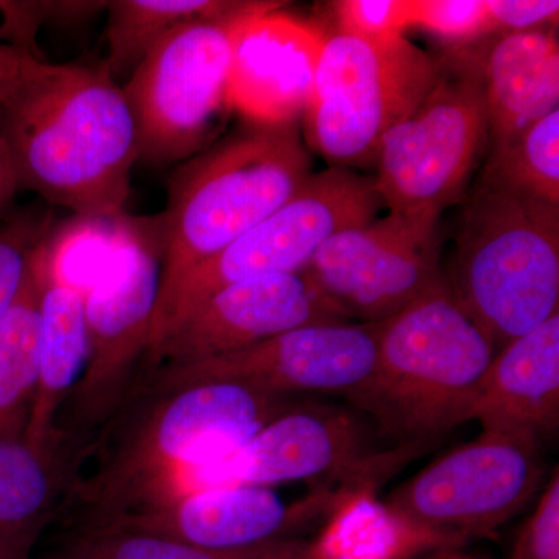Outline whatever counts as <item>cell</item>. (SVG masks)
<instances>
[{"mask_svg":"<svg viewBox=\"0 0 559 559\" xmlns=\"http://www.w3.org/2000/svg\"><path fill=\"white\" fill-rule=\"evenodd\" d=\"M300 404L240 381H171L151 374L86 451L97 455L70 498L100 520L167 496L187 471L240 448Z\"/></svg>","mask_w":559,"mask_h":559,"instance_id":"6da1fadb","label":"cell"},{"mask_svg":"<svg viewBox=\"0 0 559 559\" xmlns=\"http://www.w3.org/2000/svg\"><path fill=\"white\" fill-rule=\"evenodd\" d=\"M21 190L79 218H117L130 200L140 160L134 116L105 68L43 62L0 106Z\"/></svg>","mask_w":559,"mask_h":559,"instance_id":"7a4b0ae2","label":"cell"},{"mask_svg":"<svg viewBox=\"0 0 559 559\" xmlns=\"http://www.w3.org/2000/svg\"><path fill=\"white\" fill-rule=\"evenodd\" d=\"M312 175L297 123H248L182 162L173 173L162 215L157 305L193 267L293 200Z\"/></svg>","mask_w":559,"mask_h":559,"instance_id":"3957f363","label":"cell"},{"mask_svg":"<svg viewBox=\"0 0 559 559\" xmlns=\"http://www.w3.org/2000/svg\"><path fill=\"white\" fill-rule=\"evenodd\" d=\"M496 353L444 278L380 323L377 369L355 403L404 443H429L469 421Z\"/></svg>","mask_w":559,"mask_h":559,"instance_id":"277c9868","label":"cell"},{"mask_svg":"<svg viewBox=\"0 0 559 559\" xmlns=\"http://www.w3.org/2000/svg\"><path fill=\"white\" fill-rule=\"evenodd\" d=\"M448 286L496 352L559 308V207L479 179L466 198Z\"/></svg>","mask_w":559,"mask_h":559,"instance_id":"5b68a950","label":"cell"},{"mask_svg":"<svg viewBox=\"0 0 559 559\" xmlns=\"http://www.w3.org/2000/svg\"><path fill=\"white\" fill-rule=\"evenodd\" d=\"M164 252L162 215L120 216L116 245L84 290L87 359L58 414L61 436L90 447L138 384L150 355Z\"/></svg>","mask_w":559,"mask_h":559,"instance_id":"8992f818","label":"cell"},{"mask_svg":"<svg viewBox=\"0 0 559 559\" xmlns=\"http://www.w3.org/2000/svg\"><path fill=\"white\" fill-rule=\"evenodd\" d=\"M440 64L406 36L325 39L305 109L308 145L334 167H369L382 139L411 117L439 76Z\"/></svg>","mask_w":559,"mask_h":559,"instance_id":"52a82bcc","label":"cell"},{"mask_svg":"<svg viewBox=\"0 0 559 559\" xmlns=\"http://www.w3.org/2000/svg\"><path fill=\"white\" fill-rule=\"evenodd\" d=\"M381 209L374 179L342 167L314 173L293 200L193 267L157 305L148 358L168 331L213 294L248 280L307 270L323 242L370 223Z\"/></svg>","mask_w":559,"mask_h":559,"instance_id":"ba28073f","label":"cell"},{"mask_svg":"<svg viewBox=\"0 0 559 559\" xmlns=\"http://www.w3.org/2000/svg\"><path fill=\"white\" fill-rule=\"evenodd\" d=\"M267 0L218 20L194 21L160 39L124 84L140 160L182 164L209 148L229 116L235 31Z\"/></svg>","mask_w":559,"mask_h":559,"instance_id":"9c48e42d","label":"cell"},{"mask_svg":"<svg viewBox=\"0 0 559 559\" xmlns=\"http://www.w3.org/2000/svg\"><path fill=\"white\" fill-rule=\"evenodd\" d=\"M488 142L487 110L473 55L441 69L428 97L382 139L374 178L392 215L439 224L462 201Z\"/></svg>","mask_w":559,"mask_h":559,"instance_id":"30bf717a","label":"cell"},{"mask_svg":"<svg viewBox=\"0 0 559 559\" xmlns=\"http://www.w3.org/2000/svg\"><path fill=\"white\" fill-rule=\"evenodd\" d=\"M423 444L373 452L366 429L348 412L299 406L272 419L237 450L183 473L170 496L234 485L272 488L293 481L377 491Z\"/></svg>","mask_w":559,"mask_h":559,"instance_id":"8fae6325","label":"cell"},{"mask_svg":"<svg viewBox=\"0 0 559 559\" xmlns=\"http://www.w3.org/2000/svg\"><path fill=\"white\" fill-rule=\"evenodd\" d=\"M540 441L481 430L393 489L384 500L404 521L452 549L492 536L543 491Z\"/></svg>","mask_w":559,"mask_h":559,"instance_id":"7c38bea8","label":"cell"},{"mask_svg":"<svg viewBox=\"0 0 559 559\" xmlns=\"http://www.w3.org/2000/svg\"><path fill=\"white\" fill-rule=\"evenodd\" d=\"M347 320L381 323L443 282L437 224L389 213L329 238L305 270Z\"/></svg>","mask_w":559,"mask_h":559,"instance_id":"4fadbf2b","label":"cell"},{"mask_svg":"<svg viewBox=\"0 0 559 559\" xmlns=\"http://www.w3.org/2000/svg\"><path fill=\"white\" fill-rule=\"evenodd\" d=\"M362 491L369 489L320 487L286 502L274 489L257 485L193 489L84 522L153 533L201 549L245 550L299 539L307 530L323 527Z\"/></svg>","mask_w":559,"mask_h":559,"instance_id":"5bb4252c","label":"cell"},{"mask_svg":"<svg viewBox=\"0 0 559 559\" xmlns=\"http://www.w3.org/2000/svg\"><path fill=\"white\" fill-rule=\"evenodd\" d=\"M378 334L380 323H319L187 366L154 367V373L171 381L248 382L283 395L342 393L356 401L377 369Z\"/></svg>","mask_w":559,"mask_h":559,"instance_id":"9a60e30c","label":"cell"},{"mask_svg":"<svg viewBox=\"0 0 559 559\" xmlns=\"http://www.w3.org/2000/svg\"><path fill=\"white\" fill-rule=\"evenodd\" d=\"M349 322L307 272L270 275L213 294L180 319L151 353L154 367H179L259 344L286 331Z\"/></svg>","mask_w":559,"mask_h":559,"instance_id":"2e32d148","label":"cell"},{"mask_svg":"<svg viewBox=\"0 0 559 559\" xmlns=\"http://www.w3.org/2000/svg\"><path fill=\"white\" fill-rule=\"evenodd\" d=\"M266 2L235 31L231 109L253 124L297 123L310 102L326 36Z\"/></svg>","mask_w":559,"mask_h":559,"instance_id":"e0dca14e","label":"cell"},{"mask_svg":"<svg viewBox=\"0 0 559 559\" xmlns=\"http://www.w3.org/2000/svg\"><path fill=\"white\" fill-rule=\"evenodd\" d=\"M471 419L539 441L558 428L559 312L496 353Z\"/></svg>","mask_w":559,"mask_h":559,"instance_id":"ac0fdd59","label":"cell"},{"mask_svg":"<svg viewBox=\"0 0 559 559\" xmlns=\"http://www.w3.org/2000/svg\"><path fill=\"white\" fill-rule=\"evenodd\" d=\"M491 150L520 138L559 105V44L554 28L499 33L476 57Z\"/></svg>","mask_w":559,"mask_h":559,"instance_id":"d6986e66","label":"cell"},{"mask_svg":"<svg viewBox=\"0 0 559 559\" xmlns=\"http://www.w3.org/2000/svg\"><path fill=\"white\" fill-rule=\"evenodd\" d=\"M87 447L62 436L46 448L0 439V557H28L79 479Z\"/></svg>","mask_w":559,"mask_h":559,"instance_id":"ffe728a7","label":"cell"},{"mask_svg":"<svg viewBox=\"0 0 559 559\" xmlns=\"http://www.w3.org/2000/svg\"><path fill=\"white\" fill-rule=\"evenodd\" d=\"M35 267L39 278L38 388L25 441L46 448L62 437L57 432L58 414L86 366L87 329L83 290L47 271L39 248Z\"/></svg>","mask_w":559,"mask_h":559,"instance_id":"44dd1931","label":"cell"},{"mask_svg":"<svg viewBox=\"0 0 559 559\" xmlns=\"http://www.w3.org/2000/svg\"><path fill=\"white\" fill-rule=\"evenodd\" d=\"M311 544L316 559H418L433 551H454L439 536L393 513L374 491L348 499Z\"/></svg>","mask_w":559,"mask_h":559,"instance_id":"7402d4cb","label":"cell"},{"mask_svg":"<svg viewBox=\"0 0 559 559\" xmlns=\"http://www.w3.org/2000/svg\"><path fill=\"white\" fill-rule=\"evenodd\" d=\"M252 0H110L106 3L110 75L138 68L168 33L194 21L218 20L248 9Z\"/></svg>","mask_w":559,"mask_h":559,"instance_id":"603a6c76","label":"cell"},{"mask_svg":"<svg viewBox=\"0 0 559 559\" xmlns=\"http://www.w3.org/2000/svg\"><path fill=\"white\" fill-rule=\"evenodd\" d=\"M39 278L33 255L20 296L0 322V439H25L38 388Z\"/></svg>","mask_w":559,"mask_h":559,"instance_id":"cb8c5ba5","label":"cell"},{"mask_svg":"<svg viewBox=\"0 0 559 559\" xmlns=\"http://www.w3.org/2000/svg\"><path fill=\"white\" fill-rule=\"evenodd\" d=\"M58 559H316L311 539H288L245 550H209L117 525L83 522L62 540Z\"/></svg>","mask_w":559,"mask_h":559,"instance_id":"d4e9b609","label":"cell"},{"mask_svg":"<svg viewBox=\"0 0 559 559\" xmlns=\"http://www.w3.org/2000/svg\"><path fill=\"white\" fill-rule=\"evenodd\" d=\"M480 179L559 207V108L502 148L491 150Z\"/></svg>","mask_w":559,"mask_h":559,"instance_id":"484cf974","label":"cell"},{"mask_svg":"<svg viewBox=\"0 0 559 559\" xmlns=\"http://www.w3.org/2000/svg\"><path fill=\"white\" fill-rule=\"evenodd\" d=\"M411 28L428 33L452 50L499 35L487 0H412Z\"/></svg>","mask_w":559,"mask_h":559,"instance_id":"4316f807","label":"cell"},{"mask_svg":"<svg viewBox=\"0 0 559 559\" xmlns=\"http://www.w3.org/2000/svg\"><path fill=\"white\" fill-rule=\"evenodd\" d=\"M50 221L49 212L24 210L0 226V322L20 296Z\"/></svg>","mask_w":559,"mask_h":559,"instance_id":"83f0119b","label":"cell"},{"mask_svg":"<svg viewBox=\"0 0 559 559\" xmlns=\"http://www.w3.org/2000/svg\"><path fill=\"white\" fill-rule=\"evenodd\" d=\"M331 7L344 35L382 39L411 28L412 0H340Z\"/></svg>","mask_w":559,"mask_h":559,"instance_id":"f1b7e54d","label":"cell"},{"mask_svg":"<svg viewBox=\"0 0 559 559\" xmlns=\"http://www.w3.org/2000/svg\"><path fill=\"white\" fill-rule=\"evenodd\" d=\"M511 559H559V469L544 485L535 509L521 525Z\"/></svg>","mask_w":559,"mask_h":559,"instance_id":"f546056e","label":"cell"},{"mask_svg":"<svg viewBox=\"0 0 559 559\" xmlns=\"http://www.w3.org/2000/svg\"><path fill=\"white\" fill-rule=\"evenodd\" d=\"M498 33L554 28L558 24L557 0H487Z\"/></svg>","mask_w":559,"mask_h":559,"instance_id":"4dcf8cb0","label":"cell"},{"mask_svg":"<svg viewBox=\"0 0 559 559\" xmlns=\"http://www.w3.org/2000/svg\"><path fill=\"white\" fill-rule=\"evenodd\" d=\"M46 24V7L33 0H0V40L36 55V35Z\"/></svg>","mask_w":559,"mask_h":559,"instance_id":"1f68e13d","label":"cell"},{"mask_svg":"<svg viewBox=\"0 0 559 559\" xmlns=\"http://www.w3.org/2000/svg\"><path fill=\"white\" fill-rule=\"evenodd\" d=\"M46 62L0 40V106L5 105Z\"/></svg>","mask_w":559,"mask_h":559,"instance_id":"d6a6232c","label":"cell"},{"mask_svg":"<svg viewBox=\"0 0 559 559\" xmlns=\"http://www.w3.org/2000/svg\"><path fill=\"white\" fill-rule=\"evenodd\" d=\"M20 190V178L11 159L9 146L0 138V215L5 212Z\"/></svg>","mask_w":559,"mask_h":559,"instance_id":"836d02e7","label":"cell"},{"mask_svg":"<svg viewBox=\"0 0 559 559\" xmlns=\"http://www.w3.org/2000/svg\"><path fill=\"white\" fill-rule=\"evenodd\" d=\"M454 551H452V550L433 551V554L426 555V557H421L418 559H448L451 557L452 554H454Z\"/></svg>","mask_w":559,"mask_h":559,"instance_id":"e575fe53","label":"cell"},{"mask_svg":"<svg viewBox=\"0 0 559 559\" xmlns=\"http://www.w3.org/2000/svg\"><path fill=\"white\" fill-rule=\"evenodd\" d=\"M448 559H479V558H469V557H460V555L455 554H452L450 558Z\"/></svg>","mask_w":559,"mask_h":559,"instance_id":"d590c367","label":"cell"},{"mask_svg":"<svg viewBox=\"0 0 559 559\" xmlns=\"http://www.w3.org/2000/svg\"><path fill=\"white\" fill-rule=\"evenodd\" d=\"M22 559H35V558H32L31 555H28V557H25V558H22ZM49 559H58V558L51 557Z\"/></svg>","mask_w":559,"mask_h":559,"instance_id":"8d00e7d4","label":"cell"},{"mask_svg":"<svg viewBox=\"0 0 559 559\" xmlns=\"http://www.w3.org/2000/svg\"><path fill=\"white\" fill-rule=\"evenodd\" d=\"M0 559H2V557H0Z\"/></svg>","mask_w":559,"mask_h":559,"instance_id":"74e56055","label":"cell"}]
</instances>
